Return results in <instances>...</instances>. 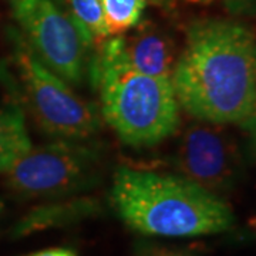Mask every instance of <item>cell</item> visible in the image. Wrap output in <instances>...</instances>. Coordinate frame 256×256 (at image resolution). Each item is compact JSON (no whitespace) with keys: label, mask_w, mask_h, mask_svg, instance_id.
Returning a JSON list of instances; mask_svg holds the SVG:
<instances>
[{"label":"cell","mask_w":256,"mask_h":256,"mask_svg":"<svg viewBox=\"0 0 256 256\" xmlns=\"http://www.w3.org/2000/svg\"><path fill=\"white\" fill-rule=\"evenodd\" d=\"M171 82L180 107L195 120L239 126L256 108L254 30L230 18L192 22Z\"/></svg>","instance_id":"cell-1"},{"label":"cell","mask_w":256,"mask_h":256,"mask_svg":"<svg viewBox=\"0 0 256 256\" xmlns=\"http://www.w3.org/2000/svg\"><path fill=\"white\" fill-rule=\"evenodd\" d=\"M111 204L128 228L150 236L195 238L235 225L226 202L181 175L120 168L112 180Z\"/></svg>","instance_id":"cell-2"},{"label":"cell","mask_w":256,"mask_h":256,"mask_svg":"<svg viewBox=\"0 0 256 256\" xmlns=\"http://www.w3.org/2000/svg\"><path fill=\"white\" fill-rule=\"evenodd\" d=\"M88 74L98 94L101 116L127 146H156L178 130L181 107L171 80L128 66L120 54L118 36L98 42Z\"/></svg>","instance_id":"cell-3"},{"label":"cell","mask_w":256,"mask_h":256,"mask_svg":"<svg viewBox=\"0 0 256 256\" xmlns=\"http://www.w3.org/2000/svg\"><path fill=\"white\" fill-rule=\"evenodd\" d=\"M12 43L24 100L37 126L57 140L86 141L97 134L101 118L96 106L52 72L16 30Z\"/></svg>","instance_id":"cell-4"},{"label":"cell","mask_w":256,"mask_h":256,"mask_svg":"<svg viewBox=\"0 0 256 256\" xmlns=\"http://www.w3.org/2000/svg\"><path fill=\"white\" fill-rule=\"evenodd\" d=\"M12 13L34 54L70 86H80L94 42L62 0H12Z\"/></svg>","instance_id":"cell-5"},{"label":"cell","mask_w":256,"mask_h":256,"mask_svg":"<svg viewBox=\"0 0 256 256\" xmlns=\"http://www.w3.org/2000/svg\"><path fill=\"white\" fill-rule=\"evenodd\" d=\"M100 152L82 141L58 140L32 148L6 172L12 191L28 198L73 195L96 184Z\"/></svg>","instance_id":"cell-6"},{"label":"cell","mask_w":256,"mask_h":256,"mask_svg":"<svg viewBox=\"0 0 256 256\" xmlns=\"http://www.w3.org/2000/svg\"><path fill=\"white\" fill-rule=\"evenodd\" d=\"M175 166L188 181L220 196L242 176V156L222 124L196 120L185 128L175 151Z\"/></svg>","instance_id":"cell-7"},{"label":"cell","mask_w":256,"mask_h":256,"mask_svg":"<svg viewBox=\"0 0 256 256\" xmlns=\"http://www.w3.org/2000/svg\"><path fill=\"white\" fill-rule=\"evenodd\" d=\"M120 54L140 73L171 80L176 56L172 40L154 23H138L131 33L118 36Z\"/></svg>","instance_id":"cell-8"},{"label":"cell","mask_w":256,"mask_h":256,"mask_svg":"<svg viewBox=\"0 0 256 256\" xmlns=\"http://www.w3.org/2000/svg\"><path fill=\"white\" fill-rule=\"evenodd\" d=\"M100 210L98 202L92 198H73L70 201L54 202L37 206L24 215L13 228L14 238L26 236L37 230L63 226L96 215Z\"/></svg>","instance_id":"cell-9"},{"label":"cell","mask_w":256,"mask_h":256,"mask_svg":"<svg viewBox=\"0 0 256 256\" xmlns=\"http://www.w3.org/2000/svg\"><path fill=\"white\" fill-rule=\"evenodd\" d=\"M32 148L22 106L18 101L0 104V174H6Z\"/></svg>","instance_id":"cell-10"},{"label":"cell","mask_w":256,"mask_h":256,"mask_svg":"<svg viewBox=\"0 0 256 256\" xmlns=\"http://www.w3.org/2000/svg\"><path fill=\"white\" fill-rule=\"evenodd\" d=\"M110 36L126 34L141 22L146 0H98Z\"/></svg>","instance_id":"cell-11"},{"label":"cell","mask_w":256,"mask_h":256,"mask_svg":"<svg viewBox=\"0 0 256 256\" xmlns=\"http://www.w3.org/2000/svg\"><path fill=\"white\" fill-rule=\"evenodd\" d=\"M62 2L66 9L70 12L74 20L92 37L94 43H98L110 37L98 0H62Z\"/></svg>","instance_id":"cell-12"},{"label":"cell","mask_w":256,"mask_h":256,"mask_svg":"<svg viewBox=\"0 0 256 256\" xmlns=\"http://www.w3.org/2000/svg\"><path fill=\"white\" fill-rule=\"evenodd\" d=\"M230 16H256V0H220Z\"/></svg>","instance_id":"cell-13"},{"label":"cell","mask_w":256,"mask_h":256,"mask_svg":"<svg viewBox=\"0 0 256 256\" xmlns=\"http://www.w3.org/2000/svg\"><path fill=\"white\" fill-rule=\"evenodd\" d=\"M239 127L244 130L246 136L248 148L250 151V156L256 160V108L252 111V114L246 120H244L239 124Z\"/></svg>","instance_id":"cell-14"},{"label":"cell","mask_w":256,"mask_h":256,"mask_svg":"<svg viewBox=\"0 0 256 256\" xmlns=\"http://www.w3.org/2000/svg\"><path fill=\"white\" fill-rule=\"evenodd\" d=\"M28 256H77L73 250L66 249V248H48L43 250H37Z\"/></svg>","instance_id":"cell-15"},{"label":"cell","mask_w":256,"mask_h":256,"mask_svg":"<svg viewBox=\"0 0 256 256\" xmlns=\"http://www.w3.org/2000/svg\"><path fill=\"white\" fill-rule=\"evenodd\" d=\"M146 256H188L184 254H178V252H172V250H156L152 254H148Z\"/></svg>","instance_id":"cell-16"},{"label":"cell","mask_w":256,"mask_h":256,"mask_svg":"<svg viewBox=\"0 0 256 256\" xmlns=\"http://www.w3.org/2000/svg\"><path fill=\"white\" fill-rule=\"evenodd\" d=\"M186 2H191V3H198V4H210L214 0H186Z\"/></svg>","instance_id":"cell-17"},{"label":"cell","mask_w":256,"mask_h":256,"mask_svg":"<svg viewBox=\"0 0 256 256\" xmlns=\"http://www.w3.org/2000/svg\"><path fill=\"white\" fill-rule=\"evenodd\" d=\"M2 210H3V202L0 201V212H2Z\"/></svg>","instance_id":"cell-18"},{"label":"cell","mask_w":256,"mask_h":256,"mask_svg":"<svg viewBox=\"0 0 256 256\" xmlns=\"http://www.w3.org/2000/svg\"><path fill=\"white\" fill-rule=\"evenodd\" d=\"M252 224H254V225H255V226H256V218L254 220H252Z\"/></svg>","instance_id":"cell-19"},{"label":"cell","mask_w":256,"mask_h":256,"mask_svg":"<svg viewBox=\"0 0 256 256\" xmlns=\"http://www.w3.org/2000/svg\"><path fill=\"white\" fill-rule=\"evenodd\" d=\"M9 2H12V0H9Z\"/></svg>","instance_id":"cell-20"}]
</instances>
